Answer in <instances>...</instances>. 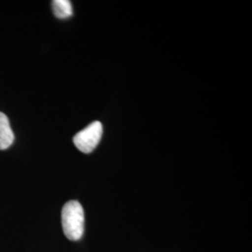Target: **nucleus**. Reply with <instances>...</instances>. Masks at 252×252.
<instances>
[{"mask_svg":"<svg viewBox=\"0 0 252 252\" xmlns=\"http://www.w3.org/2000/svg\"><path fill=\"white\" fill-rule=\"evenodd\" d=\"M54 15L59 19L69 18L72 16L71 2L68 0H54L52 3Z\"/></svg>","mask_w":252,"mask_h":252,"instance_id":"4","label":"nucleus"},{"mask_svg":"<svg viewBox=\"0 0 252 252\" xmlns=\"http://www.w3.org/2000/svg\"><path fill=\"white\" fill-rule=\"evenodd\" d=\"M102 134V124L100 122H94L75 135L73 141L81 153H90L99 143Z\"/></svg>","mask_w":252,"mask_h":252,"instance_id":"2","label":"nucleus"},{"mask_svg":"<svg viewBox=\"0 0 252 252\" xmlns=\"http://www.w3.org/2000/svg\"><path fill=\"white\" fill-rule=\"evenodd\" d=\"M14 141V134L9 126V119L0 112V150H6Z\"/></svg>","mask_w":252,"mask_h":252,"instance_id":"3","label":"nucleus"},{"mask_svg":"<svg viewBox=\"0 0 252 252\" xmlns=\"http://www.w3.org/2000/svg\"><path fill=\"white\" fill-rule=\"evenodd\" d=\"M63 234L71 241L80 240L84 233V210L78 201L67 202L62 209Z\"/></svg>","mask_w":252,"mask_h":252,"instance_id":"1","label":"nucleus"}]
</instances>
